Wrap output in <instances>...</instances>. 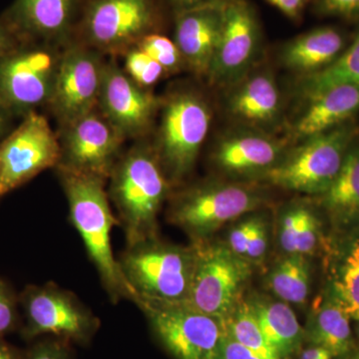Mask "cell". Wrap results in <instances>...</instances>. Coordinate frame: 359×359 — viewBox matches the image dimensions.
Masks as SVG:
<instances>
[{
	"label": "cell",
	"mask_w": 359,
	"mask_h": 359,
	"mask_svg": "<svg viewBox=\"0 0 359 359\" xmlns=\"http://www.w3.org/2000/svg\"><path fill=\"white\" fill-rule=\"evenodd\" d=\"M67 199L69 218L83 241L90 261L103 287L114 304L121 299L136 302V292L123 275L112 248V230L120 224L111 211L106 181L96 177L55 168Z\"/></svg>",
	"instance_id": "obj_1"
},
{
	"label": "cell",
	"mask_w": 359,
	"mask_h": 359,
	"mask_svg": "<svg viewBox=\"0 0 359 359\" xmlns=\"http://www.w3.org/2000/svg\"><path fill=\"white\" fill-rule=\"evenodd\" d=\"M107 191L124 229L127 245L157 238V218L172 185L148 139L122 153Z\"/></svg>",
	"instance_id": "obj_2"
},
{
	"label": "cell",
	"mask_w": 359,
	"mask_h": 359,
	"mask_svg": "<svg viewBox=\"0 0 359 359\" xmlns=\"http://www.w3.org/2000/svg\"><path fill=\"white\" fill-rule=\"evenodd\" d=\"M212 121L211 101L195 85H176L160 97L152 139L148 140L172 186L192 173Z\"/></svg>",
	"instance_id": "obj_3"
},
{
	"label": "cell",
	"mask_w": 359,
	"mask_h": 359,
	"mask_svg": "<svg viewBox=\"0 0 359 359\" xmlns=\"http://www.w3.org/2000/svg\"><path fill=\"white\" fill-rule=\"evenodd\" d=\"M163 0H85L74 40L118 57L144 37L162 33Z\"/></svg>",
	"instance_id": "obj_4"
},
{
	"label": "cell",
	"mask_w": 359,
	"mask_h": 359,
	"mask_svg": "<svg viewBox=\"0 0 359 359\" xmlns=\"http://www.w3.org/2000/svg\"><path fill=\"white\" fill-rule=\"evenodd\" d=\"M355 119L290 145L262 182L320 197L330 188L358 134Z\"/></svg>",
	"instance_id": "obj_5"
},
{
	"label": "cell",
	"mask_w": 359,
	"mask_h": 359,
	"mask_svg": "<svg viewBox=\"0 0 359 359\" xmlns=\"http://www.w3.org/2000/svg\"><path fill=\"white\" fill-rule=\"evenodd\" d=\"M266 202L264 191L252 184L207 181L175 195L168 217L195 242H200L224 224L256 211Z\"/></svg>",
	"instance_id": "obj_6"
},
{
	"label": "cell",
	"mask_w": 359,
	"mask_h": 359,
	"mask_svg": "<svg viewBox=\"0 0 359 359\" xmlns=\"http://www.w3.org/2000/svg\"><path fill=\"white\" fill-rule=\"evenodd\" d=\"M118 262L138 299L171 302L188 299L195 266L194 245L177 247L151 238L127 245Z\"/></svg>",
	"instance_id": "obj_7"
},
{
	"label": "cell",
	"mask_w": 359,
	"mask_h": 359,
	"mask_svg": "<svg viewBox=\"0 0 359 359\" xmlns=\"http://www.w3.org/2000/svg\"><path fill=\"white\" fill-rule=\"evenodd\" d=\"M21 337L32 341L43 335L87 346L100 320L76 295L53 283L26 285L20 294Z\"/></svg>",
	"instance_id": "obj_8"
},
{
	"label": "cell",
	"mask_w": 359,
	"mask_h": 359,
	"mask_svg": "<svg viewBox=\"0 0 359 359\" xmlns=\"http://www.w3.org/2000/svg\"><path fill=\"white\" fill-rule=\"evenodd\" d=\"M65 47L21 42L0 61V98L16 118L48 105Z\"/></svg>",
	"instance_id": "obj_9"
},
{
	"label": "cell",
	"mask_w": 359,
	"mask_h": 359,
	"mask_svg": "<svg viewBox=\"0 0 359 359\" xmlns=\"http://www.w3.org/2000/svg\"><path fill=\"white\" fill-rule=\"evenodd\" d=\"M195 266L189 306L224 323L240 302L241 290L249 280L250 264L228 245L194 243Z\"/></svg>",
	"instance_id": "obj_10"
},
{
	"label": "cell",
	"mask_w": 359,
	"mask_h": 359,
	"mask_svg": "<svg viewBox=\"0 0 359 359\" xmlns=\"http://www.w3.org/2000/svg\"><path fill=\"white\" fill-rule=\"evenodd\" d=\"M147 316L156 337L176 359H216L224 323L185 302L139 297L135 302Z\"/></svg>",
	"instance_id": "obj_11"
},
{
	"label": "cell",
	"mask_w": 359,
	"mask_h": 359,
	"mask_svg": "<svg viewBox=\"0 0 359 359\" xmlns=\"http://www.w3.org/2000/svg\"><path fill=\"white\" fill-rule=\"evenodd\" d=\"M60 160L57 132L39 112L21 119L0 142V199L25 185L47 169H55Z\"/></svg>",
	"instance_id": "obj_12"
},
{
	"label": "cell",
	"mask_w": 359,
	"mask_h": 359,
	"mask_svg": "<svg viewBox=\"0 0 359 359\" xmlns=\"http://www.w3.org/2000/svg\"><path fill=\"white\" fill-rule=\"evenodd\" d=\"M58 166L107 182L126 139L98 109L58 127Z\"/></svg>",
	"instance_id": "obj_13"
},
{
	"label": "cell",
	"mask_w": 359,
	"mask_h": 359,
	"mask_svg": "<svg viewBox=\"0 0 359 359\" xmlns=\"http://www.w3.org/2000/svg\"><path fill=\"white\" fill-rule=\"evenodd\" d=\"M103 54L73 39L62 57L47 109L65 126L95 110L106 61Z\"/></svg>",
	"instance_id": "obj_14"
},
{
	"label": "cell",
	"mask_w": 359,
	"mask_h": 359,
	"mask_svg": "<svg viewBox=\"0 0 359 359\" xmlns=\"http://www.w3.org/2000/svg\"><path fill=\"white\" fill-rule=\"evenodd\" d=\"M263 32L254 7L247 0H229L205 81L215 88H226L263 62Z\"/></svg>",
	"instance_id": "obj_15"
},
{
	"label": "cell",
	"mask_w": 359,
	"mask_h": 359,
	"mask_svg": "<svg viewBox=\"0 0 359 359\" xmlns=\"http://www.w3.org/2000/svg\"><path fill=\"white\" fill-rule=\"evenodd\" d=\"M159 107L160 97L133 81L116 57L107 59L97 109L126 140L148 139Z\"/></svg>",
	"instance_id": "obj_16"
},
{
	"label": "cell",
	"mask_w": 359,
	"mask_h": 359,
	"mask_svg": "<svg viewBox=\"0 0 359 359\" xmlns=\"http://www.w3.org/2000/svg\"><path fill=\"white\" fill-rule=\"evenodd\" d=\"M221 91L222 105L233 125L273 135L285 128L282 91L275 72L264 61Z\"/></svg>",
	"instance_id": "obj_17"
},
{
	"label": "cell",
	"mask_w": 359,
	"mask_h": 359,
	"mask_svg": "<svg viewBox=\"0 0 359 359\" xmlns=\"http://www.w3.org/2000/svg\"><path fill=\"white\" fill-rule=\"evenodd\" d=\"M290 146L285 137L233 125L215 142L211 160L231 178L262 182Z\"/></svg>",
	"instance_id": "obj_18"
},
{
	"label": "cell",
	"mask_w": 359,
	"mask_h": 359,
	"mask_svg": "<svg viewBox=\"0 0 359 359\" xmlns=\"http://www.w3.org/2000/svg\"><path fill=\"white\" fill-rule=\"evenodd\" d=\"M85 0H14L1 16L22 43L65 47L74 39Z\"/></svg>",
	"instance_id": "obj_19"
},
{
	"label": "cell",
	"mask_w": 359,
	"mask_h": 359,
	"mask_svg": "<svg viewBox=\"0 0 359 359\" xmlns=\"http://www.w3.org/2000/svg\"><path fill=\"white\" fill-rule=\"evenodd\" d=\"M299 103L283 128L290 145L355 119L359 113V85L332 87L301 99Z\"/></svg>",
	"instance_id": "obj_20"
},
{
	"label": "cell",
	"mask_w": 359,
	"mask_h": 359,
	"mask_svg": "<svg viewBox=\"0 0 359 359\" xmlns=\"http://www.w3.org/2000/svg\"><path fill=\"white\" fill-rule=\"evenodd\" d=\"M224 4L174 14L173 40L186 70L200 79L207 77L218 48L223 32Z\"/></svg>",
	"instance_id": "obj_21"
},
{
	"label": "cell",
	"mask_w": 359,
	"mask_h": 359,
	"mask_svg": "<svg viewBox=\"0 0 359 359\" xmlns=\"http://www.w3.org/2000/svg\"><path fill=\"white\" fill-rule=\"evenodd\" d=\"M349 41L339 28L321 26L285 42L278 52V62L297 78L311 76L334 65Z\"/></svg>",
	"instance_id": "obj_22"
},
{
	"label": "cell",
	"mask_w": 359,
	"mask_h": 359,
	"mask_svg": "<svg viewBox=\"0 0 359 359\" xmlns=\"http://www.w3.org/2000/svg\"><path fill=\"white\" fill-rule=\"evenodd\" d=\"M318 198L332 226L339 233L359 231V132L337 178Z\"/></svg>",
	"instance_id": "obj_23"
},
{
	"label": "cell",
	"mask_w": 359,
	"mask_h": 359,
	"mask_svg": "<svg viewBox=\"0 0 359 359\" xmlns=\"http://www.w3.org/2000/svg\"><path fill=\"white\" fill-rule=\"evenodd\" d=\"M262 332L280 358L299 351L304 332L289 304L269 299L247 302Z\"/></svg>",
	"instance_id": "obj_24"
},
{
	"label": "cell",
	"mask_w": 359,
	"mask_h": 359,
	"mask_svg": "<svg viewBox=\"0 0 359 359\" xmlns=\"http://www.w3.org/2000/svg\"><path fill=\"white\" fill-rule=\"evenodd\" d=\"M306 335L313 346L325 347L334 358L353 351L351 320L337 295L330 290L327 299L316 306Z\"/></svg>",
	"instance_id": "obj_25"
},
{
	"label": "cell",
	"mask_w": 359,
	"mask_h": 359,
	"mask_svg": "<svg viewBox=\"0 0 359 359\" xmlns=\"http://www.w3.org/2000/svg\"><path fill=\"white\" fill-rule=\"evenodd\" d=\"M346 84L359 85V30L334 65L311 76L297 78L294 94L301 100Z\"/></svg>",
	"instance_id": "obj_26"
},
{
	"label": "cell",
	"mask_w": 359,
	"mask_h": 359,
	"mask_svg": "<svg viewBox=\"0 0 359 359\" xmlns=\"http://www.w3.org/2000/svg\"><path fill=\"white\" fill-rule=\"evenodd\" d=\"M269 285L283 302L297 304L306 302L311 285V269L306 257L287 255L271 271Z\"/></svg>",
	"instance_id": "obj_27"
},
{
	"label": "cell",
	"mask_w": 359,
	"mask_h": 359,
	"mask_svg": "<svg viewBox=\"0 0 359 359\" xmlns=\"http://www.w3.org/2000/svg\"><path fill=\"white\" fill-rule=\"evenodd\" d=\"M224 328L237 341L259 359H283L271 346L259 327L247 302H238Z\"/></svg>",
	"instance_id": "obj_28"
},
{
	"label": "cell",
	"mask_w": 359,
	"mask_h": 359,
	"mask_svg": "<svg viewBox=\"0 0 359 359\" xmlns=\"http://www.w3.org/2000/svg\"><path fill=\"white\" fill-rule=\"evenodd\" d=\"M332 290L349 318L359 321V238L347 252Z\"/></svg>",
	"instance_id": "obj_29"
},
{
	"label": "cell",
	"mask_w": 359,
	"mask_h": 359,
	"mask_svg": "<svg viewBox=\"0 0 359 359\" xmlns=\"http://www.w3.org/2000/svg\"><path fill=\"white\" fill-rule=\"evenodd\" d=\"M136 46L154 59L164 69L166 76L178 74L186 70L181 52L174 40L165 36L162 33H154L144 37Z\"/></svg>",
	"instance_id": "obj_30"
},
{
	"label": "cell",
	"mask_w": 359,
	"mask_h": 359,
	"mask_svg": "<svg viewBox=\"0 0 359 359\" xmlns=\"http://www.w3.org/2000/svg\"><path fill=\"white\" fill-rule=\"evenodd\" d=\"M124 60L122 68L137 84L151 89L162 78L167 77L164 69L147 55L145 52L134 46L121 56Z\"/></svg>",
	"instance_id": "obj_31"
},
{
	"label": "cell",
	"mask_w": 359,
	"mask_h": 359,
	"mask_svg": "<svg viewBox=\"0 0 359 359\" xmlns=\"http://www.w3.org/2000/svg\"><path fill=\"white\" fill-rule=\"evenodd\" d=\"M21 323L20 294L6 280L0 278V337L20 330Z\"/></svg>",
	"instance_id": "obj_32"
},
{
	"label": "cell",
	"mask_w": 359,
	"mask_h": 359,
	"mask_svg": "<svg viewBox=\"0 0 359 359\" xmlns=\"http://www.w3.org/2000/svg\"><path fill=\"white\" fill-rule=\"evenodd\" d=\"M320 241V221L313 210L304 205L301 221L295 233L294 252L308 256L316 252Z\"/></svg>",
	"instance_id": "obj_33"
},
{
	"label": "cell",
	"mask_w": 359,
	"mask_h": 359,
	"mask_svg": "<svg viewBox=\"0 0 359 359\" xmlns=\"http://www.w3.org/2000/svg\"><path fill=\"white\" fill-rule=\"evenodd\" d=\"M314 11L325 18L359 21V0H316Z\"/></svg>",
	"instance_id": "obj_34"
},
{
	"label": "cell",
	"mask_w": 359,
	"mask_h": 359,
	"mask_svg": "<svg viewBox=\"0 0 359 359\" xmlns=\"http://www.w3.org/2000/svg\"><path fill=\"white\" fill-rule=\"evenodd\" d=\"M23 359H73L69 342L59 339H42L26 349Z\"/></svg>",
	"instance_id": "obj_35"
},
{
	"label": "cell",
	"mask_w": 359,
	"mask_h": 359,
	"mask_svg": "<svg viewBox=\"0 0 359 359\" xmlns=\"http://www.w3.org/2000/svg\"><path fill=\"white\" fill-rule=\"evenodd\" d=\"M304 204L290 205L283 212L280 221V247L287 255L294 252V242L297 226L301 221Z\"/></svg>",
	"instance_id": "obj_36"
},
{
	"label": "cell",
	"mask_w": 359,
	"mask_h": 359,
	"mask_svg": "<svg viewBox=\"0 0 359 359\" xmlns=\"http://www.w3.org/2000/svg\"><path fill=\"white\" fill-rule=\"evenodd\" d=\"M259 217H250L241 222L229 233L228 248L238 256L244 257L247 252L248 245L256 229Z\"/></svg>",
	"instance_id": "obj_37"
},
{
	"label": "cell",
	"mask_w": 359,
	"mask_h": 359,
	"mask_svg": "<svg viewBox=\"0 0 359 359\" xmlns=\"http://www.w3.org/2000/svg\"><path fill=\"white\" fill-rule=\"evenodd\" d=\"M268 229H266V222L262 217H259L256 229H255L249 245H248L245 259H254V261L262 259L268 249Z\"/></svg>",
	"instance_id": "obj_38"
},
{
	"label": "cell",
	"mask_w": 359,
	"mask_h": 359,
	"mask_svg": "<svg viewBox=\"0 0 359 359\" xmlns=\"http://www.w3.org/2000/svg\"><path fill=\"white\" fill-rule=\"evenodd\" d=\"M216 359H259L237 341L224 328Z\"/></svg>",
	"instance_id": "obj_39"
},
{
	"label": "cell",
	"mask_w": 359,
	"mask_h": 359,
	"mask_svg": "<svg viewBox=\"0 0 359 359\" xmlns=\"http://www.w3.org/2000/svg\"><path fill=\"white\" fill-rule=\"evenodd\" d=\"M292 20H299L309 0H266Z\"/></svg>",
	"instance_id": "obj_40"
},
{
	"label": "cell",
	"mask_w": 359,
	"mask_h": 359,
	"mask_svg": "<svg viewBox=\"0 0 359 359\" xmlns=\"http://www.w3.org/2000/svg\"><path fill=\"white\" fill-rule=\"evenodd\" d=\"M165 6L169 7L174 14L201 8V7L219 6L229 0H163Z\"/></svg>",
	"instance_id": "obj_41"
},
{
	"label": "cell",
	"mask_w": 359,
	"mask_h": 359,
	"mask_svg": "<svg viewBox=\"0 0 359 359\" xmlns=\"http://www.w3.org/2000/svg\"><path fill=\"white\" fill-rule=\"evenodd\" d=\"M21 43L9 26L0 18V61Z\"/></svg>",
	"instance_id": "obj_42"
},
{
	"label": "cell",
	"mask_w": 359,
	"mask_h": 359,
	"mask_svg": "<svg viewBox=\"0 0 359 359\" xmlns=\"http://www.w3.org/2000/svg\"><path fill=\"white\" fill-rule=\"evenodd\" d=\"M18 119L0 98V142L14 129V120Z\"/></svg>",
	"instance_id": "obj_43"
},
{
	"label": "cell",
	"mask_w": 359,
	"mask_h": 359,
	"mask_svg": "<svg viewBox=\"0 0 359 359\" xmlns=\"http://www.w3.org/2000/svg\"><path fill=\"white\" fill-rule=\"evenodd\" d=\"M25 351L9 344L6 337H0V359H23Z\"/></svg>",
	"instance_id": "obj_44"
},
{
	"label": "cell",
	"mask_w": 359,
	"mask_h": 359,
	"mask_svg": "<svg viewBox=\"0 0 359 359\" xmlns=\"http://www.w3.org/2000/svg\"><path fill=\"white\" fill-rule=\"evenodd\" d=\"M334 355L325 347L311 344L302 351L299 359H334Z\"/></svg>",
	"instance_id": "obj_45"
},
{
	"label": "cell",
	"mask_w": 359,
	"mask_h": 359,
	"mask_svg": "<svg viewBox=\"0 0 359 359\" xmlns=\"http://www.w3.org/2000/svg\"><path fill=\"white\" fill-rule=\"evenodd\" d=\"M344 356H346V359H359V351H351Z\"/></svg>",
	"instance_id": "obj_46"
},
{
	"label": "cell",
	"mask_w": 359,
	"mask_h": 359,
	"mask_svg": "<svg viewBox=\"0 0 359 359\" xmlns=\"http://www.w3.org/2000/svg\"><path fill=\"white\" fill-rule=\"evenodd\" d=\"M358 335H359V327H358Z\"/></svg>",
	"instance_id": "obj_47"
}]
</instances>
